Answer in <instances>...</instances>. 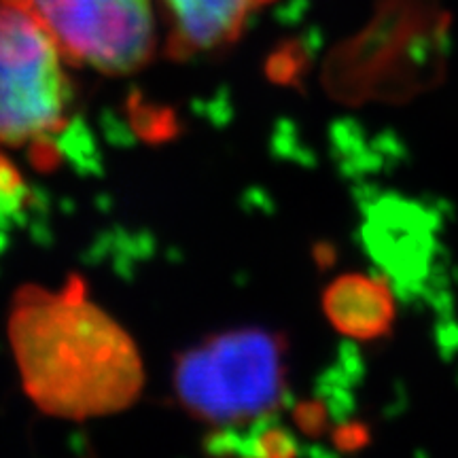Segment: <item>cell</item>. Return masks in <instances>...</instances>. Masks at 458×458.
<instances>
[{
  "mask_svg": "<svg viewBox=\"0 0 458 458\" xmlns=\"http://www.w3.org/2000/svg\"><path fill=\"white\" fill-rule=\"evenodd\" d=\"M9 337L26 393L51 416H108L139 397L145 376L134 342L77 278L57 291L21 289Z\"/></svg>",
  "mask_w": 458,
  "mask_h": 458,
  "instance_id": "6da1fadb",
  "label": "cell"
},
{
  "mask_svg": "<svg viewBox=\"0 0 458 458\" xmlns=\"http://www.w3.org/2000/svg\"><path fill=\"white\" fill-rule=\"evenodd\" d=\"M174 391L193 418L225 431L267 420L286 397V340L261 327L208 337L176 360Z\"/></svg>",
  "mask_w": 458,
  "mask_h": 458,
  "instance_id": "7a4b0ae2",
  "label": "cell"
},
{
  "mask_svg": "<svg viewBox=\"0 0 458 458\" xmlns=\"http://www.w3.org/2000/svg\"><path fill=\"white\" fill-rule=\"evenodd\" d=\"M64 55L17 0H0V145H41L66 128Z\"/></svg>",
  "mask_w": 458,
  "mask_h": 458,
  "instance_id": "3957f363",
  "label": "cell"
},
{
  "mask_svg": "<svg viewBox=\"0 0 458 458\" xmlns=\"http://www.w3.org/2000/svg\"><path fill=\"white\" fill-rule=\"evenodd\" d=\"M45 28L64 60L96 71H139L156 49L148 0H17Z\"/></svg>",
  "mask_w": 458,
  "mask_h": 458,
  "instance_id": "277c9868",
  "label": "cell"
},
{
  "mask_svg": "<svg viewBox=\"0 0 458 458\" xmlns=\"http://www.w3.org/2000/svg\"><path fill=\"white\" fill-rule=\"evenodd\" d=\"M170 32V51L191 55L225 47L238 34L257 4L267 0H159Z\"/></svg>",
  "mask_w": 458,
  "mask_h": 458,
  "instance_id": "5b68a950",
  "label": "cell"
},
{
  "mask_svg": "<svg viewBox=\"0 0 458 458\" xmlns=\"http://www.w3.org/2000/svg\"><path fill=\"white\" fill-rule=\"evenodd\" d=\"M323 312L334 329L351 340L385 337L394 323L391 284L368 274H344L325 289Z\"/></svg>",
  "mask_w": 458,
  "mask_h": 458,
  "instance_id": "8992f818",
  "label": "cell"
},
{
  "mask_svg": "<svg viewBox=\"0 0 458 458\" xmlns=\"http://www.w3.org/2000/svg\"><path fill=\"white\" fill-rule=\"evenodd\" d=\"M295 425L306 433L308 437H320L327 428V408L323 401H306L300 403L293 411Z\"/></svg>",
  "mask_w": 458,
  "mask_h": 458,
  "instance_id": "52a82bcc",
  "label": "cell"
},
{
  "mask_svg": "<svg viewBox=\"0 0 458 458\" xmlns=\"http://www.w3.org/2000/svg\"><path fill=\"white\" fill-rule=\"evenodd\" d=\"M331 439H334L337 450L357 452L369 444L371 431L363 422H344V425H337L334 428Z\"/></svg>",
  "mask_w": 458,
  "mask_h": 458,
  "instance_id": "ba28073f",
  "label": "cell"
},
{
  "mask_svg": "<svg viewBox=\"0 0 458 458\" xmlns=\"http://www.w3.org/2000/svg\"><path fill=\"white\" fill-rule=\"evenodd\" d=\"M21 182L13 165L0 157V210H9L20 204Z\"/></svg>",
  "mask_w": 458,
  "mask_h": 458,
  "instance_id": "9c48e42d",
  "label": "cell"
}]
</instances>
